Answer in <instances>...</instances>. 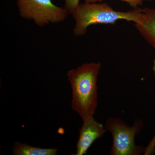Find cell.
<instances>
[{
    "label": "cell",
    "instance_id": "4",
    "mask_svg": "<svg viewBox=\"0 0 155 155\" xmlns=\"http://www.w3.org/2000/svg\"><path fill=\"white\" fill-rule=\"evenodd\" d=\"M20 16L33 19L38 26L62 22L68 16V11L54 5L51 0H17Z\"/></svg>",
    "mask_w": 155,
    "mask_h": 155
},
{
    "label": "cell",
    "instance_id": "11",
    "mask_svg": "<svg viewBox=\"0 0 155 155\" xmlns=\"http://www.w3.org/2000/svg\"><path fill=\"white\" fill-rule=\"evenodd\" d=\"M153 71L154 72V74L155 75V61H154V63Z\"/></svg>",
    "mask_w": 155,
    "mask_h": 155
},
{
    "label": "cell",
    "instance_id": "2",
    "mask_svg": "<svg viewBox=\"0 0 155 155\" xmlns=\"http://www.w3.org/2000/svg\"><path fill=\"white\" fill-rule=\"evenodd\" d=\"M76 23L73 30L75 36H83L90 25L97 24H114L119 20L140 23L142 9L139 7L127 11L114 10L106 3H84L79 4L72 13Z\"/></svg>",
    "mask_w": 155,
    "mask_h": 155
},
{
    "label": "cell",
    "instance_id": "1",
    "mask_svg": "<svg viewBox=\"0 0 155 155\" xmlns=\"http://www.w3.org/2000/svg\"><path fill=\"white\" fill-rule=\"evenodd\" d=\"M101 63H86L69 70L68 79L72 90L71 107L83 123L93 119L98 104V76Z\"/></svg>",
    "mask_w": 155,
    "mask_h": 155
},
{
    "label": "cell",
    "instance_id": "9",
    "mask_svg": "<svg viewBox=\"0 0 155 155\" xmlns=\"http://www.w3.org/2000/svg\"><path fill=\"white\" fill-rule=\"evenodd\" d=\"M79 5V0H65V8L72 14Z\"/></svg>",
    "mask_w": 155,
    "mask_h": 155
},
{
    "label": "cell",
    "instance_id": "12",
    "mask_svg": "<svg viewBox=\"0 0 155 155\" xmlns=\"http://www.w3.org/2000/svg\"><path fill=\"white\" fill-rule=\"evenodd\" d=\"M144 1H152V0H144Z\"/></svg>",
    "mask_w": 155,
    "mask_h": 155
},
{
    "label": "cell",
    "instance_id": "7",
    "mask_svg": "<svg viewBox=\"0 0 155 155\" xmlns=\"http://www.w3.org/2000/svg\"><path fill=\"white\" fill-rule=\"evenodd\" d=\"M12 150L14 155H56L58 152L56 148H41L20 142L15 143Z\"/></svg>",
    "mask_w": 155,
    "mask_h": 155
},
{
    "label": "cell",
    "instance_id": "10",
    "mask_svg": "<svg viewBox=\"0 0 155 155\" xmlns=\"http://www.w3.org/2000/svg\"><path fill=\"white\" fill-rule=\"evenodd\" d=\"M155 153V134L149 143L145 147L143 155H151Z\"/></svg>",
    "mask_w": 155,
    "mask_h": 155
},
{
    "label": "cell",
    "instance_id": "3",
    "mask_svg": "<svg viewBox=\"0 0 155 155\" xmlns=\"http://www.w3.org/2000/svg\"><path fill=\"white\" fill-rule=\"evenodd\" d=\"M105 127L111 134L113 144L111 155H140L144 154L145 147L137 145L135 137L143 127L140 119H136L132 126L127 125L122 119L115 117L108 118Z\"/></svg>",
    "mask_w": 155,
    "mask_h": 155
},
{
    "label": "cell",
    "instance_id": "6",
    "mask_svg": "<svg viewBox=\"0 0 155 155\" xmlns=\"http://www.w3.org/2000/svg\"><path fill=\"white\" fill-rule=\"evenodd\" d=\"M141 22L134 26L141 36L155 50V9H142Z\"/></svg>",
    "mask_w": 155,
    "mask_h": 155
},
{
    "label": "cell",
    "instance_id": "8",
    "mask_svg": "<svg viewBox=\"0 0 155 155\" xmlns=\"http://www.w3.org/2000/svg\"><path fill=\"white\" fill-rule=\"evenodd\" d=\"M85 2L88 3H95L97 2H101L103 0H84ZM122 2L127 3L134 8H137L139 6L142 5L143 0H120Z\"/></svg>",
    "mask_w": 155,
    "mask_h": 155
},
{
    "label": "cell",
    "instance_id": "5",
    "mask_svg": "<svg viewBox=\"0 0 155 155\" xmlns=\"http://www.w3.org/2000/svg\"><path fill=\"white\" fill-rule=\"evenodd\" d=\"M107 131L105 126L94 118L83 123L78 130L79 137L76 145V152L74 155L86 154L94 141L101 137Z\"/></svg>",
    "mask_w": 155,
    "mask_h": 155
}]
</instances>
